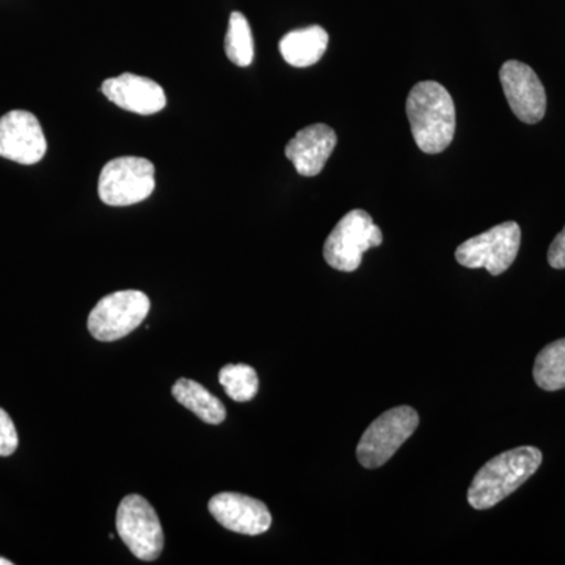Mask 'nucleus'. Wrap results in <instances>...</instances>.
<instances>
[{"label": "nucleus", "instance_id": "nucleus-15", "mask_svg": "<svg viewBox=\"0 0 565 565\" xmlns=\"http://www.w3.org/2000/svg\"><path fill=\"white\" fill-rule=\"evenodd\" d=\"M174 399L193 412L203 423L221 424L225 422L226 408L218 397L207 392L203 385L196 384L191 379H180L173 385Z\"/></svg>", "mask_w": 565, "mask_h": 565}, {"label": "nucleus", "instance_id": "nucleus-5", "mask_svg": "<svg viewBox=\"0 0 565 565\" xmlns=\"http://www.w3.org/2000/svg\"><path fill=\"white\" fill-rule=\"evenodd\" d=\"M154 166L137 156L111 159L99 174V199L107 206H131L147 200L156 188Z\"/></svg>", "mask_w": 565, "mask_h": 565}, {"label": "nucleus", "instance_id": "nucleus-2", "mask_svg": "<svg viewBox=\"0 0 565 565\" xmlns=\"http://www.w3.org/2000/svg\"><path fill=\"white\" fill-rule=\"evenodd\" d=\"M541 463V449L534 446H520L493 457L475 476L468 489V503L478 511L493 508L525 484Z\"/></svg>", "mask_w": 565, "mask_h": 565}, {"label": "nucleus", "instance_id": "nucleus-4", "mask_svg": "<svg viewBox=\"0 0 565 565\" xmlns=\"http://www.w3.org/2000/svg\"><path fill=\"white\" fill-rule=\"evenodd\" d=\"M419 416L408 405L390 408L364 430L356 446V459L364 468L382 467L415 434Z\"/></svg>", "mask_w": 565, "mask_h": 565}, {"label": "nucleus", "instance_id": "nucleus-18", "mask_svg": "<svg viewBox=\"0 0 565 565\" xmlns=\"http://www.w3.org/2000/svg\"><path fill=\"white\" fill-rule=\"evenodd\" d=\"M218 381L236 403L252 401L259 390L258 374L248 364H226L218 374Z\"/></svg>", "mask_w": 565, "mask_h": 565}, {"label": "nucleus", "instance_id": "nucleus-12", "mask_svg": "<svg viewBox=\"0 0 565 565\" xmlns=\"http://www.w3.org/2000/svg\"><path fill=\"white\" fill-rule=\"evenodd\" d=\"M103 95L115 106L132 114L152 115L166 109V92L158 82L137 74L110 77L102 85Z\"/></svg>", "mask_w": 565, "mask_h": 565}, {"label": "nucleus", "instance_id": "nucleus-16", "mask_svg": "<svg viewBox=\"0 0 565 565\" xmlns=\"http://www.w3.org/2000/svg\"><path fill=\"white\" fill-rule=\"evenodd\" d=\"M533 374L535 384L545 392L565 388V338L542 349Z\"/></svg>", "mask_w": 565, "mask_h": 565}, {"label": "nucleus", "instance_id": "nucleus-13", "mask_svg": "<svg viewBox=\"0 0 565 565\" xmlns=\"http://www.w3.org/2000/svg\"><path fill=\"white\" fill-rule=\"evenodd\" d=\"M337 143V132L319 122L300 129L286 145L285 154L296 167L297 173L313 178L322 172Z\"/></svg>", "mask_w": 565, "mask_h": 565}, {"label": "nucleus", "instance_id": "nucleus-6", "mask_svg": "<svg viewBox=\"0 0 565 565\" xmlns=\"http://www.w3.org/2000/svg\"><path fill=\"white\" fill-rule=\"evenodd\" d=\"M520 243L522 230L519 223L504 222L460 244L456 259L467 269H486L497 277L514 264Z\"/></svg>", "mask_w": 565, "mask_h": 565}, {"label": "nucleus", "instance_id": "nucleus-20", "mask_svg": "<svg viewBox=\"0 0 565 565\" xmlns=\"http://www.w3.org/2000/svg\"><path fill=\"white\" fill-rule=\"evenodd\" d=\"M548 263L553 269H565V226L550 245Z\"/></svg>", "mask_w": 565, "mask_h": 565}, {"label": "nucleus", "instance_id": "nucleus-10", "mask_svg": "<svg viewBox=\"0 0 565 565\" xmlns=\"http://www.w3.org/2000/svg\"><path fill=\"white\" fill-rule=\"evenodd\" d=\"M505 99L520 121L535 125L545 117L546 93L535 71L519 61L505 62L500 70Z\"/></svg>", "mask_w": 565, "mask_h": 565}, {"label": "nucleus", "instance_id": "nucleus-11", "mask_svg": "<svg viewBox=\"0 0 565 565\" xmlns=\"http://www.w3.org/2000/svg\"><path fill=\"white\" fill-rule=\"evenodd\" d=\"M207 508L211 515L233 533L259 535L273 525V515L267 505L247 494L217 493L211 498Z\"/></svg>", "mask_w": 565, "mask_h": 565}, {"label": "nucleus", "instance_id": "nucleus-14", "mask_svg": "<svg viewBox=\"0 0 565 565\" xmlns=\"http://www.w3.org/2000/svg\"><path fill=\"white\" fill-rule=\"evenodd\" d=\"M281 57L294 68H308L321 61L329 47V33L321 25L297 29L280 40Z\"/></svg>", "mask_w": 565, "mask_h": 565}, {"label": "nucleus", "instance_id": "nucleus-7", "mask_svg": "<svg viewBox=\"0 0 565 565\" xmlns=\"http://www.w3.org/2000/svg\"><path fill=\"white\" fill-rule=\"evenodd\" d=\"M151 302L141 291L109 294L96 303L88 316V330L103 343L121 340L132 333L150 313Z\"/></svg>", "mask_w": 565, "mask_h": 565}, {"label": "nucleus", "instance_id": "nucleus-3", "mask_svg": "<svg viewBox=\"0 0 565 565\" xmlns=\"http://www.w3.org/2000/svg\"><path fill=\"white\" fill-rule=\"evenodd\" d=\"M384 243V234L363 210L348 212L323 244V258L340 273H355L363 255Z\"/></svg>", "mask_w": 565, "mask_h": 565}, {"label": "nucleus", "instance_id": "nucleus-8", "mask_svg": "<svg viewBox=\"0 0 565 565\" xmlns=\"http://www.w3.org/2000/svg\"><path fill=\"white\" fill-rule=\"evenodd\" d=\"M117 531L121 541L141 561H154L163 550L161 520L140 494L122 498L117 511Z\"/></svg>", "mask_w": 565, "mask_h": 565}, {"label": "nucleus", "instance_id": "nucleus-9", "mask_svg": "<svg viewBox=\"0 0 565 565\" xmlns=\"http://www.w3.org/2000/svg\"><path fill=\"white\" fill-rule=\"evenodd\" d=\"M46 150V137L31 111L11 110L0 118V158L33 166L44 158Z\"/></svg>", "mask_w": 565, "mask_h": 565}, {"label": "nucleus", "instance_id": "nucleus-19", "mask_svg": "<svg viewBox=\"0 0 565 565\" xmlns=\"http://www.w3.org/2000/svg\"><path fill=\"white\" fill-rule=\"evenodd\" d=\"M20 445L17 427L11 422L10 415L3 408H0V457L13 455Z\"/></svg>", "mask_w": 565, "mask_h": 565}, {"label": "nucleus", "instance_id": "nucleus-21", "mask_svg": "<svg viewBox=\"0 0 565 565\" xmlns=\"http://www.w3.org/2000/svg\"><path fill=\"white\" fill-rule=\"evenodd\" d=\"M0 565H13L10 559H6V557H0Z\"/></svg>", "mask_w": 565, "mask_h": 565}, {"label": "nucleus", "instance_id": "nucleus-1", "mask_svg": "<svg viewBox=\"0 0 565 565\" xmlns=\"http://www.w3.org/2000/svg\"><path fill=\"white\" fill-rule=\"evenodd\" d=\"M405 111L419 150L438 154L451 145L456 134V106L444 85L435 81L416 84L408 93Z\"/></svg>", "mask_w": 565, "mask_h": 565}, {"label": "nucleus", "instance_id": "nucleus-17", "mask_svg": "<svg viewBox=\"0 0 565 565\" xmlns=\"http://www.w3.org/2000/svg\"><path fill=\"white\" fill-rule=\"evenodd\" d=\"M226 57L237 66H250L255 58V44L250 24L239 11H233L230 17L228 32L225 36Z\"/></svg>", "mask_w": 565, "mask_h": 565}]
</instances>
